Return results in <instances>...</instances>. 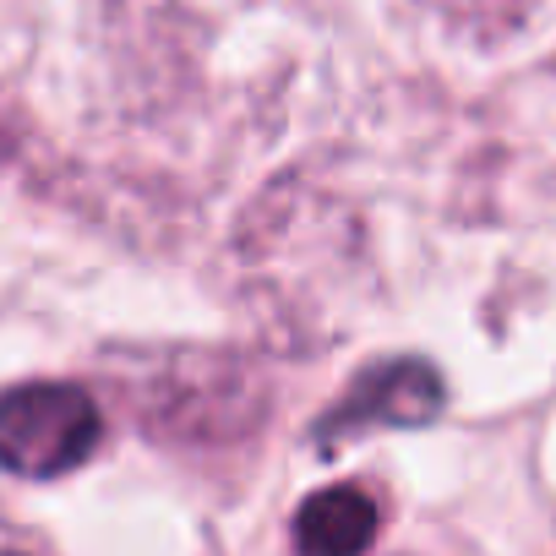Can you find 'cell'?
I'll use <instances>...</instances> for the list:
<instances>
[{"instance_id": "6da1fadb", "label": "cell", "mask_w": 556, "mask_h": 556, "mask_svg": "<svg viewBox=\"0 0 556 556\" xmlns=\"http://www.w3.org/2000/svg\"><path fill=\"white\" fill-rule=\"evenodd\" d=\"M104 437L99 404L72 382H28L0 399V464L28 480L77 469Z\"/></svg>"}, {"instance_id": "7a4b0ae2", "label": "cell", "mask_w": 556, "mask_h": 556, "mask_svg": "<svg viewBox=\"0 0 556 556\" xmlns=\"http://www.w3.org/2000/svg\"><path fill=\"white\" fill-rule=\"evenodd\" d=\"M442 415V377L426 361H393L366 371L350 399L323 420V431H366V426H426Z\"/></svg>"}, {"instance_id": "3957f363", "label": "cell", "mask_w": 556, "mask_h": 556, "mask_svg": "<svg viewBox=\"0 0 556 556\" xmlns=\"http://www.w3.org/2000/svg\"><path fill=\"white\" fill-rule=\"evenodd\" d=\"M377 540V502L361 485H328L295 513L301 556H366Z\"/></svg>"}]
</instances>
